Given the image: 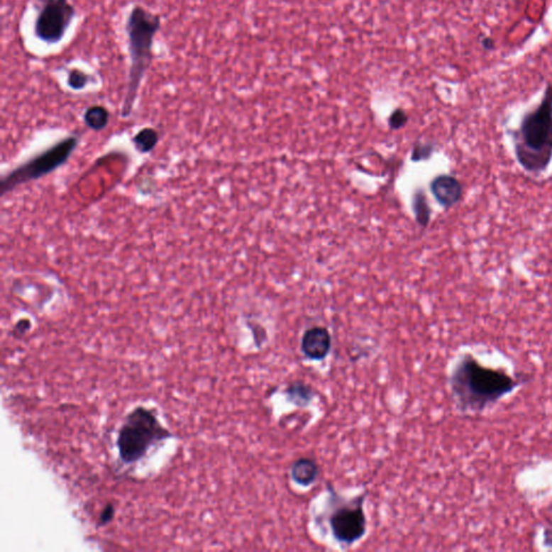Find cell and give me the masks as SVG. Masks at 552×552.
I'll use <instances>...</instances> for the list:
<instances>
[{
  "label": "cell",
  "mask_w": 552,
  "mask_h": 552,
  "mask_svg": "<svg viewBox=\"0 0 552 552\" xmlns=\"http://www.w3.org/2000/svg\"><path fill=\"white\" fill-rule=\"evenodd\" d=\"M514 155L524 171L539 175L552 161V84H548L541 103L523 115L512 132Z\"/></svg>",
  "instance_id": "1"
},
{
  "label": "cell",
  "mask_w": 552,
  "mask_h": 552,
  "mask_svg": "<svg viewBox=\"0 0 552 552\" xmlns=\"http://www.w3.org/2000/svg\"><path fill=\"white\" fill-rule=\"evenodd\" d=\"M159 140V134L157 131L151 128H143L137 133L133 138V144L137 151L140 153H147L153 150Z\"/></svg>",
  "instance_id": "13"
},
{
  "label": "cell",
  "mask_w": 552,
  "mask_h": 552,
  "mask_svg": "<svg viewBox=\"0 0 552 552\" xmlns=\"http://www.w3.org/2000/svg\"><path fill=\"white\" fill-rule=\"evenodd\" d=\"M84 122L92 130H103L109 122V113L103 106H92L84 114Z\"/></svg>",
  "instance_id": "12"
},
{
  "label": "cell",
  "mask_w": 552,
  "mask_h": 552,
  "mask_svg": "<svg viewBox=\"0 0 552 552\" xmlns=\"http://www.w3.org/2000/svg\"><path fill=\"white\" fill-rule=\"evenodd\" d=\"M431 191L434 198L445 209L458 204L463 197V186L460 180L447 174L434 178L431 182Z\"/></svg>",
  "instance_id": "9"
},
{
  "label": "cell",
  "mask_w": 552,
  "mask_h": 552,
  "mask_svg": "<svg viewBox=\"0 0 552 552\" xmlns=\"http://www.w3.org/2000/svg\"><path fill=\"white\" fill-rule=\"evenodd\" d=\"M78 137L70 136L54 145L45 153L35 157L34 159L23 164L20 167H16L11 173L8 174L0 184V193L1 196L13 190L20 184L31 180H39L43 176L48 175L51 172L55 171L67 161L72 151L78 145Z\"/></svg>",
  "instance_id": "5"
},
{
  "label": "cell",
  "mask_w": 552,
  "mask_h": 552,
  "mask_svg": "<svg viewBox=\"0 0 552 552\" xmlns=\"http://www.w3.org/2000/svg\"><path fill=\"white\" fill-rule=\"evenodd\" d=\"M518 385L519 382L507 373L487 368L470 355L463 357L451 375L454 397L466 411H482Z\"/></svg>",
  "instance_id": "2"
},
{
  "label": "cell",
  "mask_w": 552,
  "mask_h": 552,
  "mask_svg": "<svg viewBox=\"0 0 552 552\" xmlns=\"http://www.w3.org/2000/svg\"><path fill=\"white\" fill-rule=\"evenodd\" d=\"M413 211L416 215V221L422 227H426L431 219V207L427 202L425 193L422 190L418 191L413 198Z\"/></svg>",
  "instance_id": "14"
},
{
  "label": "cell",
  "mask_w": 552,
  "mask_h": 552,
  "mask_svg": "<svg viewBox=\"0 0 552 552\" xmlns=\"http://www.w3.org/2000/svg\"><path fill=\"white\" fill-rule=\"evenodd\" d=\"M160 26V16L151 13L142 6H135L128 16L126 33L130 47L131 68L128 92L122 107V116L124 118L132 113L140 84L153 62V40Z\"/></svg>",
  "instance_id": "3"
},
{
  "label": "cell",
  "mask_w": 552,
  "mask_h": 552,
  "mask_svg": "<svg viewBox=\"0 0 552 552\" xmlns=\"http://www.w3.org/2000/svg\"><path fill=\"white\" fill-rule=\"evenodd\" d=\"M171 436L150 410L137 407L126 416L118 434L120 458L128 464L142 460L151 447Z\"/></svg>",
  "instance_id": "4"
},
{
  "label": "cell",
  "mask_w": 552,
  "mask_h": 552,
  "mask_svg": "<svg viewBox=\"0 0 552 552\" xmlns=\"http://www.w3.org/2000/svg\"><path fill=\"white\" fill-rule=\"evenodd\" d=\"M408 120V115L404 113V110L396 109L395 111L392 114L391 117H390V128H391L392 130H399L402 126H406Z\"/></svg>",
  "instance_id": "17"
},
{
  "label": "cell",
  "mask_w": 552,
  "mask_h": 552,
  "mask_svg": "<svg viewBox=\"0 0 552 552\" xmlns=\"http://www.w3.org/2000/svg\"><path fill=\"white\" fill-rule=\"evenodd\" d=\"M114 516H115V507H114L113 504H107L99 516V526H105L109 523L110 521L113 520Z\"/></svg>",
  "instance_id": "18"
},
{
  "label": "cell",
  "mask_w": 552,
  "mask_h": 552,
  "mask_svg": "<svg viewBox=\"0 0 552 552\" xmlns=\"http://www.w3.org/2000/svg\"><path fill=\"white\" fill-rule=\"evenodd\" d=\"M481 47L485 50V51H493L495 50V41L492 37L485 36V35H481L480 36Z\"/></svg>",
  "instance_id": "19"
},
{
  "label": "cell",
  "mask_w": 552,
  "mask_h": 552,
  "mask_svg": "<svg viewBox=\"0 0 552 552\" xmlns=\"http://www.w3.org/2000/svg\"><path fill=\"white\" fill-rule=\"evenodd\" d=\"M88 82L89 76L86 72L77 70V68L70 70V74H68V86L72 90H84Z\"/></svg>",
  "instance_id": "15"
},
{
  "label": "cell",
  "mask_w": 552,
  "mask_h": 552,
  "mask_svg": "<svg viewBox=\"0 0 552 552\" xmlns=\"http://www.w3.org/2000/svg\"><path fill=\"white\" fill-rule=\"evenodd\" d=\"M434 146L431 144H418L413 148L411 159L412 161H423L429 159L433 155Z\"/></svg>",
  "instance_id": "16"
},
{
  "label": "cell",
  "mask_w": 552,
  "mask_h": 552,
  "mask_svg": "<svg viewBox=\"0 0 552 552\" xmlns=\"http://www.w3.org/2000/svg\"><path fill=\"white\" fill-rule=\"evenodd\" d=\"M288 398L292 404L299 407H307L313 398H314V391L308 384L303 383L301 381L294 382L288 386L286 390Z\"/></svg>",
  "instance_id": "11"
},
{
  "label": "cell",
  "mask_w": 552,
  "mask_h": 552,
  "mask_svg": "<svg viewBox=\"0 0 552 552\" xmlns=\"http://www.w3.org/2000/svg\"><path fill=\"white\" fill-rule=\"evenodd\" d=\"M76 16V9L68 0H43L35 35L43 43L55 45L64 38Z\"/></svg>",
  "instance_id": "6"
},
{
  "label": "cell",
  "mask_w": 552,
  "mask_h": 552,
  "mask_svg": "<svg viewBox=\"0 0 552 552\" xmlns=\"http://www.w3.org/2000/svg\"><path fill=\"white\" fill-rule=\"evenodd\" d=\"M363 503L364 497L355 505L340 507L330 517V528L339 543L352 545L366 534L367 520Z\"/></svg>",
  "instance_id": "7"
},
{
  "label": "cell",
  "mask_w": 552,
  "mask_h": 552,
  "mask_svg": "<svg viewBox=\"0 0 552 552\" xmlns=\"http://www.w3.org/2000/svg\"><path fill=\"white\" fill-rule=\"evenodd\" d=\"M319 468L317 463L312 458H308L297 460L292 464V470H290L292 480L297 485H302V487H309L314 483L317 476H319Z\"/></svg>",
  "instance_id": "10"
},
{
  "label": "cell",
  "mask_w": 552,
  "mask_h": 552,
  "mask_svg": "<svg viewBox=\"0 0 552 552\" xmlns=\"http://www.w3.org/2000/svg\"><path fill=\"white\" fill-rule=\"evenodd\" d=\"M303 354L311 360H323L331 350V336L326 328H310L307 330L301 341Z\"/></svg>",
  "instance_id": "8"
}]
</instances>
